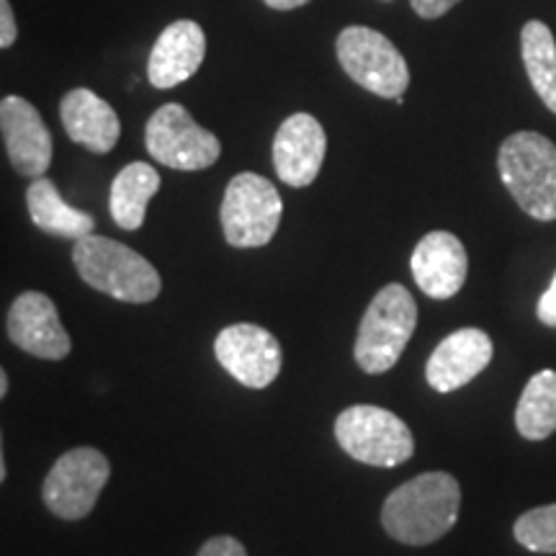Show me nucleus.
<instances>
[{"label": "nucleus", "instance_id": "412c9836", "mask_svg": "<svg viewBox=\"0 0 556 556\" xmlns=\"http://www.w3.org/2000/svg\"><path fill=\"white\" fill-rule=\"evenodd\" d=\"M518 433L544 441L556 430V371H539L528 379L516 407Z\"/></svg>", "mask_w": 556, "mask_h": 556}, {"label": "nucleus", "instance_id": "ddd939ff", "mask_svg": "<svg viewBox=\"0 0 556 556\" xmlns=\"http://www.w3.org/2000/svg\"><path fill=\"white\" fill-rule=\"evenodd\" d=\"M9 336L21 351L37 358L62 361L70 353V336L62 328L54 302L41 291H24L9 312Z\"/></svg>", "mask_w": 556, "mask_h": 556}, {"label": "nucleus", "instance_id": "393cba45", "mask_svg": "<svg viewBox=\"0 0 556 556\" xmlns=\"http://www.w3.org/2000/svg\"><path fill=\"white\" fill-rule=\"evenodd\" d=\"M409 3H413V11L420 18H441L443 13H448L462 0H409Z\"/></svg>", "mask_w": 556, "mask_h": 556}, {"label": "nucleus", "instance_id": "f03ea898", "mask_svg": "<svg viewBox=\"0 0 556 556\" xmlns=\"http://www.w3.org/2000/svg\"><path fill=\"white\" fill-rule=\"evenodd\" d=\"M73 263L88 287L119 302L148 304L163 289L160 274L148 258L103 235L90 232L75 240Z\"/></svg>", "mask_w": 556, "mask_h": 556}, {"label": "nucleus", "instance_id": "cd10ccee", "mask_svg": "<svg viewBox=\"0 0 556 556\" xmlns=\"http://www.w3.org/2000/svg\"><path fill=\"white\" fill-rule=\"evenodd\" d=\"M5 392H9V377H5V371L0 368V400L5 397Z\"/></svg>", "mask_w": 556, "mask_h": 556}, {"label": "nucleus", "instance_id": "423d86ee", "mask_svg": "<svg viewBox=\"0 0 556 556\" xmlns=\"http://www.w3.org/2000/svg\"><path fill=\"white\" fill-rule=\"evenodd\" d=\"M340 67L361 88L381 99H402L409 86V67L384 34L368 26H348L336 41Z\"/></svg>", "mask_w": 556, "mask_h": 556}, {"label": "nucleus", "instance_id": "5701e85b", "mask_svg": "<svg viewBox=\"0 0 556 556\" xmlns=\"http://www.w3.org/2000/svg\"><path fill=\"white\" fill-rule=\"evenodd\" d=\"M197 556H248L245 546L232 536H214L199 548Z\"/></svg>", "mask_w": 556, "mask_h": 556}, {"label": "nucleus", "instance_id": "39448f33", "mask_svg": "<svg viewBox=\"0 0 556 556\" xmlns=\"http://www.w3.org/2000/svg\"><path fill=\"white\" fill-rule=\"evenodd\" d=\"M336 438L348 456L368 467H400L415 451L405 420L374 405L343 409L336 420Z\"/></svg>", "mask_w": 556, "mask_h": 556}, {"label": "nucleus", "instance_id": "b1692460", "mask_svg": "<svg viewBox=\"0 0 556 556\" xmlns=\"http://www.w3.org/2000/svg\"><path fill=\"white\" fill-rule=\"evenodd\" d=\"M18 37L16 16H13V9L9 0H0V50L11 47Z\"/></svg>", "mask_w": 556, "mask_h": 556}, {"label": "nucleus", "instance_id": "20e7f679", "mask_svg": "<svg viewBox=\"0 0 556 556\" xmlns=\"http://www.w3.org/2000/svg\"><path fill=\"white\" fill-rule=\"evenodd\" d=\"M417 325V304L402 283H389L368 304L356 338V364L366 374H384L397 364Z\"/></svg>", "mask_w": 556, "mask_h": 556}, {"label": "nucleus", "instance_id": "dca6fc26", "mask_svg": "<svg viewBox=\"0 0 556 556\" xmlns=\"http://www.w3.org/2000/svg\"><path fill=\"white\" fill-rule=\"evenodd\" d=\"M206 54V34L197 21L180 18L165 26L150 52L148 78L157 90L176 88L199 73Z\"/></svg>", "mask_w": 556, "mask_h": 556}, {"label": "nucleus", "instance_id": "bb28decb", "mask_svg": "<svg viewBox=\"0 0 556 556\" xmlns=\"http://www.w3.org/2000/svg\"><path fill=\"white\" fill-rule=\"evenodd\" d=\"M263 3L274 11H294V9H302V5H307L309 0H263Z\"/></svg>", "mask_w": 556, "mask_h": 556}, {"label": "nucleus", "instance_id": "aec40b11", "mask_svg": "<svg viewBox=\"0 0 556 556\" xmlns=\"http://www.w3.org/2000/svg\"><path fill=\"white\" fill-rule=\"evenodd\" d=\"M520 54L539 99L556 114V39L544 21H528L520 31Z\"/></svg>", "mask_w": 556, "mask_h": 556}, {"label": "nucleus", "instance_id": "f8f14e48", "mask_svg": "<svg viewBox=\"0 0 556 556\" xmlns=\"http://www.w3.org/2000/svg\"><path fill=\"white\" fill-rule=\"evenodd\" d=\"M328 152L323 124L312 114H291L274 139V165L278 178L291 189L315 184Z\"/></svg>", "mask_w": 556, "mask_h": 556}, {"label": "nucleus", "instance_id": "4468645a", "mask_svg": "<svg viewBox=\"0 0 556 556\" xmlns=\"http://www.w3.org/2000/svg\"><path fill=\"white\" fill-rule=\"evenodd\" d=\"M492 353H495V345H492V338L484 330L464 328L451 332L448 338L438 343L433 356L428 358V384L441 394L456 392L490 366Z\"/></svg>", "mask_w": 556, "mask_h": 556}, {"label": "nucleus", "instance_id": "1a4fd4ad", "mask_svg": "<svg viewBox=\"0 0 556 556\" xmlns=\"http://www.w3.org/2000/svg\"><path fill=\"white\" fill-rule=\"evenodd\" d=\"M111 475L109 458L96 448H73L62 454L41 486L45 505L62 520H80L99 503Z\"/></svg>", "mask_w": 556, "mask_h": 556}, {"label": "nucleus", "instance_id": "a211bd4d", "mask_svg": "<svg viewBox=\"0 0 556 556\" xmlns=\"http://www.w3.org/2000/svg\"><path fill=\"white\" fill-rule=\"evenodd\" d=\"M26 206H29V217L41 232L58 235V238L80 240L96 229V219L88 212L70 206L60 197L58 186L50 178H34L29 191H26Z\"/></svg>", "mask_w": 556, "mask_h": 556}, {"label": "nucleus", "instance_id": "9d476101", "mask_svg": "<svg viewBox=\"0 0 556 556\" xmlns=\"http://www.w3.org/2000/svg\"><path fill=\"white\" fill-rule=\"evenodd\" d=\"M219 366L250 389H266L281 371L283 356L278 340L266 328L240 323L229 325L214 340Z\"/></svg>", "mask_w": 556, "mask_h": 556}, {"label": "nucleus", "instance_id": "c85d7f7f", "mask_svg": "<svg viewBox=\"0 0 556 556\" xmlns=\"http://www.w3.org/2000/svg\"><path fill=\"white\" fill-rule=\"evenodd\" d=\"M5 479V462H3V438H0V484Z\"/></svg>", "mask_w": 556, "mask_h": 556}, {"label": "nucleus", "instance_id": "0eeeda50", "mask_svg": "<svg viewBox=\"0 0 556 556\" xmlns=\"http://www.w3.org/2000/svg\"><path fill=\"white\" fill-rule=\"evenodd\" d=\"M283 201L276 186L258 173H240L229 180L222 201V229L232 248H263L281 225Z\"/></svg>", "mask_w": 556, "mask_h": 556}, {"label": "nucleus", "instance_id": "f3484780", "mask_svg": "<svg viewBox=\"0 0 556 556\" xmlns=\"http://www.w3.org/2000/svg\"><path fill=\"white\" fill-rule=\"evenodd\" d=\"M60 116L67 137L96 155H106L122 137V122L116 111L88 88H75L65 93L60 103Z\"/></svg>", "mask_w": 556, "mask_h": 556}, {"label": "nucleus", "instance_id": "4be33fe9", "mask_svg": "<svg viewBox=\"0 0 556 556\" xmlns=\"http://www.w3.org/2000/svg\"><path fill=\"white\" fill-rule=\"evenodd\" d=\"M516 541L528 552L556 554V503L533 507L516 520Z\"/></svg>", "mask_w": 556, "mask_h": 556}, {"label": "nucleus", "instance_id": "f257e3e1", "mask_svg": "<svg viewBox=\"0 0 556 556\" xmlns=\"http://www.w3.org/2000/svg\"><path fill=\"white\" fill-rule=\"evenodd\" d=\"M462 486L446 471H428L400 484L384 500L381 523L394 541L428 546L443 539L458 520Z\"/></svg>", "mask_w": 556, "mask_h": 556}, {"label": "nucleus", "instance_id": "9b49d317", "mask_svg": "<svg viewBox=\"0 0 556 556\" xmlns=\"http://www.w3.org/2000/svg\"><path fill=\"white\" fill-rule=\"evenodd\" d=\"M0 131L13 168L26 178L45 176L52 163V135L29 101L21 96L0 101Z\"/></svg>", "mask_w": 556, "mask_h": 556}, {"label": "nucleus", "instance_id": "6ab92c4d", "mask_svg": "<svg viewBox=\"0 0 556 556\" xmlns=\"http://www.w3.org/2000/svg\"><path fill=\"white\" fill-rule=\"evenodd\" d=\"M160 191V173L150 163H129L111 184V217L122 229L135 232L144 225L150 199Z\"/></svg>", "mask_w": 556, "mask_h": 556}, {"label": "nucleus", "instance_id": "6e6552de", "mask_svg": "<svg viewBox=\"0 0 556 556\" xmlns=\"http://www.w3.org/2000/svg\"><path fill=\"white\" fill-rule=\"evenodd\" d=\"M144 144L152 160L173 170H206L222 155L219 139L199 127L180 103H165L150 116Z\"/></svg>", "mask_w": 556, "mask_h": 556}, {"label": "nucleus", "instance_id": "a878e982", "mask_svg": "<svg viewBox=\"0 0 556 556\" xmlns=\"http://www.w3.org/2000/svg\"><path fill=\"white\" fill-rule=\"evenodd\" d=\"M539 319L548 328H556V274L552 287L546 289V294L539 299Z\"/></svg>", "mask_w": 556, "mask_h": 556}, {"label": "nucleus", "instance_id": "7ed1b4c3", "mask_svg": "<svg viewBox=\"0 0 556 556\" xmlns=\"http://www.w3.org/2000/svg\"><path fill=\"white\" fill-rule=\"evenodd\" d=\"M497 170L518 206L539 222L556 219V144L539 131H516L503 142Z\"/></svg>", "mask_w": 556, "mask_h": 556}, {"label": "nucleus", "instance_id": "2eb2a0df", "mask_svg": "<svg viewBox=\"0 0 556 556\" xmlns=\"http://www.w3.org/2000/svg\"><path fill=\"white\" fill-rule=\"evenodd\" d=\"M409 268L417 287L430 299H451L467 281L469 258L456 235L435 229L417 242Z\"/></svg>", "mask_w": 556, "mask_h": 556}]
</instances>
